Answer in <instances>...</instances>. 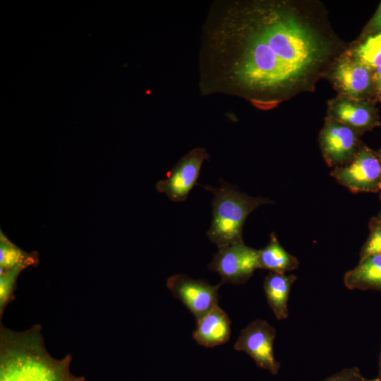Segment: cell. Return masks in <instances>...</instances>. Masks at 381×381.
I'll list each match as a JSON object with an SVG mask.
<instances>
[{"label":"cell","instance_id":"obj_1","mask_svg":"<svg viewBox=\"0 0 381 381\" xmlns=\"http://www.w3.org/2000/svg\"><path fill=\"white\" fill-rule=\"evenodd\" d=\"M328 52L320 34L287 3L215 1L201 28L200 92L269 109L308 82Z\"/></svg>","mask_w":381,"mask_h":381},{"label":"cell","instance_id":"obj_2","mask_svg":"<svg viewBox=\"0 0 381 381\" xmlns=\"http://www.w3.org/2000/svg\"><path fill=\"white\" fill-rule=\"evenodd\" d=\"M71 359L50 356L40 325L16 332L1 324L0 381H85L71 373Z\"/></svg>","mask_w":381,"mask_h":381},{"label":"cell","instance_id":"obj_3","mask_svg":"<svg viewBox=\"0 0 381 381\" xmlns=\"http://www.w3.org/2000/svg\"><path fill=\"white\" fill-rule=\"evenodd\" d=\"M219 182V188L202 186L213 195L212 219L207 236L218 248L242 242L243 226L248 216L258 207L272 202L268 198L241 192L237 186L222 179Z\"/></svg>","mask_w":381,"mask_h":381},{"label":"cell","instance_id":"obj_4","mask_svg":"<svg viewBox=\"0 0 381 381\" xmlns=\"http://www.w3.org/2000/svg\"><path fill=\"white\" fill-rule=\"evenodd\" d=\"M331 176L353 193L381 191L380 162L366 146L360 147L351 162L334 168Z\"/></svg>","mask_w":381,"mask_h":381},{"label":"cell","instance_id":"obj_5","mask_svg":"<svg viewBox=\"0 0 381 381\" xmlns=\"http://www.w3.org/2000/svg\"><path fill=\"white\" fill-rule=\"evenodd\" d=\"M218 248L207 268L219 274L222 284H244L260 269L258 250L243 241Z\"/></svg>","mask_w":381,"mask_h":381},{"label":"cell","instance_id":"obj_6","mask_svg":"<svg viewBox=\"0 0 381 381\" xmlns=\"http://www.w3.org/2000/svg\"><path fill=\"white\" fill-rule=\"evenodd\" d=\"M210 157L205 149L196 147L182 157L166 174V179L158 181L156 188L174 202L185 201L196 185L202 164Z\"/></svg>","mask_w":381,"mask_h":381},{"label":"cell","instance_id":"obj_7","mask_svg":"<svg viewBox=\"0 0 381 381\" xmlns=\"http://www.w3.org/2000/svg\"><path fill=\"white\" fill-rule=\"evenodd\" d=\"M276 329L267 321L255 320L243 328L234 347L248 353L256 365L275 375L280 363L275 359L273 343Z\"/></svg>","mask_w":381,"mask_h":381},{"label":"cell","instance_id":"obj_8","mask_svg":"<svg viewBox=\"0 0 381 381\" xmlns=\"http://www.w3.org/2000/svg\"><path fill=\"white\" fill-rule=\"evenodd\" d=\"M222 284L212 286L202 279L175 274L167 281L172 294L190 311L196 321L218 306V290Z\"/></svg>","mask_w":381,"mask_h":381},{"label":"cell","instance_id":"obj_9","mask_svg":"<svg viewBox=\"0 0 381 381\" xmlns=\"http://www.w3.org/2000/svg\"><path fill=\"white\" fill-rule=\"evenodd\" d=\"M319 140L325 162L331 167L346 164L353 159L359 149L357 133L332 119L326 121Z\"/></svg>","mask_w":381,"mask_h":381},{"label":"cell","instance_id":"obj_10","mask_svg":"<svg viewBox=\"0 0 381 381\" xmlns=\"http://www.w3.org/2000/svg\"><path fill=\"white\" fill-rule=\"evenodd\" d=\"M332 76L337 87L353 98L363 95L371 82L370 69L354 58L339 61L334 67Z\"/></svg>","mask_w":381,"mask_h":381},{"label":"cell","instance_id":"obj_11","mask_svg":"<svg viewBox=\"0 0 381 381\" xmlns=\"http://www.w3.org/2000/svg\"><path fill=\"white\" fill-rule=\"evenodd\" d=\"M231 335V321L226 313L219 306L197 320L193 333L200 345L212 348L227 342Z\"/></svg>","mask_w":381,"mask_h":381},{"label":"cell","instance_id":"obj_12","mask_svg":"<svg viewBox=\"0 0 381 381\" xmlns=\"http://www.w3.org/2000/svg\"><path fill=\"white\" fill-rule=\"evenodd\" d=\"M297 279L294 274L270 272L265 277L263 289L269 306L279 320L289 316L288 301L290 290Z\"/></svg>","mask_w":381,"mask_h":381},{"label":"cell","instance_id":"obj_13","mask_svg":"<svg viewBox=\"0 0 381 381\" xmlns=\"http://www.w3.org/2000/svg\"><path fill=\"white\" fill-rule=\"evenodd\" d=\"M344 284L350 290L381 291V254L360 260L356 267L345 273Z\"/></svg>","mask_w":381,"mask_h":381},{"label":"cell","instance_id":"obj_14","mask_svg":"<svg viewBox=\"0 0 381 381\" xmlns=\"http://www.w3.org/2000/svg\"><path fill=\"white\" fill-rule=\"evenodd\" d=\"M332 120L341 123L356 133L371 127L374 118L364 104L350 99H338L332 104Z\"/></svg>","mask_w":381,"mask_h":381},{"label":"cell","instance_id":"obj_15","mask_svg":"<svg viewBox=\"0 0 381 381\" xmlns=\"http://www.w3.org/2000/svg\"><path fill=\"white\" fill-rule=\"evenodd\" d=\"M258 261L260 269L282 274L296 270L299 266L298 260L282 246L274 233L270 234L269 243L258 250Z\"/></svg>","mask_w":381,"mask_h":381},{"label":"cell","instance_id":"obj_16","mask_svg":"<svg viewBox=\"0 0 381 381\" xmlns=\"http://www.w3.org/2000/svg\"><path fill=\"white\" fill-rule=\"evenodd\" d=\"M39 263L38 253L35 251L27 253L0 232V272L15 267L25 269L35 267Z\"/></svg>","mask_w":381,"mask_h":381},{"label":"cell","instance_id":"obj_17","mask_svg":"<svg viewBox=\"0 0 381 381\" xmlns=\"http://www.w3.org/2000/svg\"><path fill=\"white\" fill-rule=\"evenodd\" d=\"M353 55L370 70L381 66V31L355 48Z\"/></svg>","mask_w":381,"mask_h":381},{"label":"cell","instance_id":"obj_18","mask_svg":"<svg viewBox=\"0 0 381 381\" xmlns=\"http://www.w3.org/2000/svg\"><path fill=\"white\" fill-rule=\"evenodd\" d=\"M24 269L15 267L0 272V316L6 306L15 298L14 292L18 275Z\"/></svg>","mask_w":381,"mask_h":381},{"label":"cell","instance_id":"obj_19","mask_svg":"<svg viewBox=\"0 0 381 381\" xmlns=\"http://www.w3.org/2000/svg\"><path fill=\"white\" fill-rule=\"evenodd\" d=\"M370 234L360 251V260L367 256L381 254V222L372 217L369 222Z\"/></svg>","mask_w":381,"mask_h":381},{"label":"cell","instance_id":"obj_20","mask_svg":"<svg viewBox=\"0 0 381 381\" xmlns=\"http://www.w3.org/2000/svg\"><path fill=\"white\" fill-rule=\"evenodd\" d=\"M322 381H380L377 377L368 378L363 376L357 367L345 368Z\"/></svg>","mask_w":381,"mask_h":381},{"label":"cell","instance_id":"obj_21","mask_svg":"<svg viewBox=\"0 0 381 381\" xmlns=\"http://www.w3.org/2000/svg\"><path fill=\"white\" fill-rule=\"evenodd\" d=\"M370 27L373 31H381V4L370 24Z\"/></svg>","mask_w":381,"mask_h":381},{"label":"cell","instance_id":"obj_22","mask_svg":"<svg viewBox=\"0 0 381 381\" xmlns=\"http://www.w3.org/2000/svg\"><path fill=\"white\" fill-rule=\"evenodd\" d=\"M373 80L377 90L381 92V66L375 69Z\"/></svg>","mask_w":381,"mask_h":381},{"label":"cell","instance_id":"obj_23","mask_svg":"<svg viewBox=\"0 0 381 381\" xmlns=\"http://www.w3.org/2000/svg\"><path fill=\"white\" fill-rule=\"evenodd\" d=\"M378 377L380 379V381H381V351H380V358H379V376Z\"/></svg>","mask_w":381,"mask_h":381},{"label":"cell","instance_id":"obj_24","mask_svg":"<svg viewBox=\"0 0 381 381\" xmlns=\"http://www.w3.org/2000/svg\"><path fill=\"white\" fill-rule=\"evenodd\" d=\"M377 219L381 222V210H380L377 216L376 217Z\"/></svg>","mask_w":381,"mask_h":381},{"label":"cell","instance_id":"obj_25","mask_svg":"<svg viewBox=\"0 0 381 381\" xmlns=\"http://www.w3.org/2000/svg\"><path fill=\"white\" fill-rule=\"evenodd\" d=\"M378 158L380 159V164H381V150L380 151L379 154H378Z\"/></svg>","mask_w":381,"mask_h":381}]
</instances>
